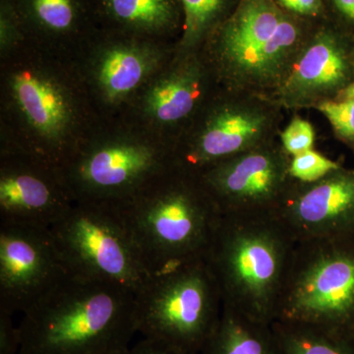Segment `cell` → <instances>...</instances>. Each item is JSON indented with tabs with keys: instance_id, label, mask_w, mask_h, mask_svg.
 <instances>
[{
	"instance_id": "cell-18",
	"label": "cell",
	"mask_w": 354,
	"mask_h": 354,
	"mask_svg": "<svg viewBox=\"0 0 354 354\" xmlns=\"http://www.w3.org/2000/svg\"><path fill=\"white\" fill-rule=\"evenodd\" d=\"M153 57L145 48L120 46L109 48L97 67V80L106 99L118 101L135 90L153 68Z\"/></svg>"
},
{
	"instance_id": "cell-21",
	"label": "cell",
	"mask_w": 354,
	"mask_h": 354,
	"mask_svg": "<svg viewBox=\"0 0 354 354\" xmlns=\"http://www.w3.org/2000/svg\"><path fill=\"white\" fill-rule=\"evenodd\" d=\"M271 325L281 354H354V337L279 321Z\"/></svg>"
},
{
	"instance_id": "cell-1",
	"label": "cell",
	"mask_w": 354,
	"mask_h": 354,
	"mask_svg": "<svg viewBox=\"0 0 354 354\" xmlns=\"http://www.w3.org/2000/svg\"><path fill=\"white\" fill-rule=\"evenodd\" d=\"M22 314L18 354H95L129 346L138 333L135 293L72 276Z\"/></svg>"
},
{
	"instance_id": "cell-3",
	"label": "cell",
	"mask_w": 354,
	"mask_h": 354,
	"mask_svg": "<svg viewBox=\"0 0 354 354\" xmlns=\"http://www.w3.org/2000/svg\"><path fill=\"white\" fill-rule=\"evenodd\" d=\"M109 207L153 276L205 259L221 215L199 177L174 167Z\"/></svg>"
},
{
	"instance_id": "cell-12",
	"label": "cell",
	"mask_w": 354,
	"mask_h": 354,
	"mask_svg": "<svg viewBox=\"0 0 354 354\" xmlns=\"http://www.w3.org/2000/svg\"><path fill=\"white\" fill-rule=\"evenodd\" d=\"M354 81V37L330 21L321 23L274 101L285 111L318 108L335 101Z\"/></svg>"
},
{
	"instance_id": "cell-20",
	"label": "cell",
	"mask_w": 354,
	"mask_h": 354,
	"mask_svg": "<svg viewBox=\"0 0 354 354\" xmlns=\"http://www.w3.org/2000/svg\"><path fill=\"white\" fill-rule=\"evenodd\" d=\"M241 0H181L180 51H200L214 32L236 10Z\"/></svg>"
},
{
	"instance_id": "cell-28",
	"label": "cell",
	"mask_w": 354,
	"mask_h": 354,
	"mask_svg": "<svg viewBox=\"0 0 354 354\" xmlns=\"http://www.w3.org/2000/svg\"><path fill=\"white\" fill-rule=\"evenodd\" d=\"M20 341L18 325L13 322V315L0 311V354H18Z\"/></svg>"
},
{
	"instance_id": "cell-5",
	"label": "cell",
	"mask_w": 354,
	"mask_h": 354,
	"mask_svg": "<svg viewBox=\"0 0 354 354\" xmlns=\"http://www.w3.org/2000/svg\"><path fill=\"white\" fill-rule=\"evenodd\" d=\"M274 321L354 337V255L330 237L295 241Z\"/></svg>"
},
{
	"instance_id": "cell-29",
	"label": "cell",
	"mask_w": 354,
	"mask_h": 354,
	"mask_svg": "<svg viewBox=\"0 0 354 354\" xmlns=\"http://www.w3.org/2000/svg\"><path fill=\"white\" fill-rule=\"evenodd\" d=\"M129 354H194L183 353L176 349L169 348L165 344H160L151 339H143L138 344L130 348Z\"/></svg>"
},
{
	"instance_id": "cell-8",
	"label": "cell",
	"mask_w": 354,
	"mask_h": 354,
	"mask_svg": "<svg viewBox=\"0 0 354 354\" xmlns=\"http://www.w3.org/2000/svg\"><path fill=\"white\" fill-rule=\"evenodd\" d=\"M283 106L261 95L220 91L186 129L172 167L198 174L211 165L279 139Z\"/></svg>"
},
{
	"instance_id": "cell-31",
	"label": "cell",
	"mask_w": 354,
	"mask_h": 354,
	"mask_svg": "<svg viewBox=\"0 0 354 354\" xmlns=\"http://www.w3.org/2000/svg\"><path fill=\"white\" fill-rule=\"evenodd\" d=\"M130 346H122V348H115L108 349V351H102V353L95 354H129Z\"/></svg>"
},
{
	"instance_id": "cell-2",
	"label": "cell",
	"mask_w": 354,
	"mask_h": 354,
	"mask_svg": "<svg viewBox=\"0 0 354 354\" xmlns=\"http://www.w3.org/2000/svg\"><path fill=\"white\" fill-rule=\"evenodd\" d=\"M319 24L272 0H241L200 51L221 88L272 100Z\"/></svg>"
},
{
	"instance_id": "cell-23",
	"label": "cell",
	"mask_w": 354,
	"mask_h": 354,
	"mask_svg": "<svg viewBox=\"0 0 354 354\" xmlns=\"http://www.w3.org/2000/svg\"><path fill=\"white\" fill-rule=\"evenodd\" d=\"M341 169L337 162L312 149L291 158L290 172L295 180L312 183Z\"/></svg>"
},
{
	"instance_id": "cell-15",
	"label": "cell",
	"mask_w": 354,
	"mask_h": 354,
	"mask_svg": "<svg viewBox=\"0 0 354 354\" xmlns=\"http://www.w3.org/2000/svg\"><path fill=\"white\" fill-rule=\"evenodd\" d=\"M171 68L151 88L146 111L169 127H190L221 88L201 51H180Z\"/></svg>"
},
{
	"instance_id": "cell-17",
	"label": "cell",
	"mask_w": 354,
	"mask_h": 354,
	"mask_svg": "<svg viewBox=\"0 0 354 354\" xmlns=\"http://www.w3.org/2000/svg\"><path fill=\"white\" fill-rule=\"evenodd\" d=\"M200 354H281L271 324L223 304L220 320Z\"/></svg>"
},
{
	"instance_id": "cell-30",
	"label": "cell",
	"mask_w": 354,
	"mask_h": 354,
	"mask_svg": "<svg viewBox=\"0 0 354 354\" xmlns=\"http://www.w3.org/2000/svg\"><path fill=\"white\" fill-rule=\"evenodd\" d=\"M335 101L337 102H348V101H354V81L353 82L349 83L348 86H346L339 94L337 95V97H335Z\"/></svg>"
},
{
	"instance_id": "cell-7",
	"label": "cell",
	"mask_w": 354,
	"mask_h": 354,
	"mask_svg": "<svg viewBox=\"0 0 354 354\" xmlns=\"http://www.w3.org/2000/svg\"><path fill=\"white\" fill-rule=\"evenodd\" d=\"M50 232L69 276L113 283L135 295L153 277L113 207L75 202Z\"/></svg>"
},
{
	"instance_id": "cell-24",
	"label": "cell",
	"mask_w": 354,
	"mask_h": 354,
	"mask_svg": "<svg viewBox=\"0 0 354 354\" xmlns=\"http://www.w3.org/2000/svg\"><path fill=\"white\" fill-rule=\"evenodd\" d=\"M279 141L291 157L312 150L315 131L308 120L295 115L279 134Z\"/></svg>"
},
{
	"instance_id": "cell-22",
	"label": "cell",
	"mask_w": 354,
	"mask_h": 354,
	"mask_svg": "<svg viewBox=\"0 0 354 354\" xmlns=\"http://www.w3.org/2000/svg\"><path fill=\"white\" fill-rule=\"evenodd\" d=\"M26 6L32 19L51 32L69 31L78 16L76 0H26Z\"/></svg>"
},
{
	"instance_id": "cell-4",
	"label": "cell",
	"mask_w": 354,
	"mask_h": 354,
	"mask_svg": "<svg viewBox=\"0 0 354 354\" xmlns=\"http://www.w3.org/2000/svg\"><path fill=\"white\" fill-rule=\"evenodd\" d=\"M293 242L274 214H221L205 261L223 304L271 324Z\"/></svg>"
},
{
	"instance_id": "cell-25",
	"label": "cell",
	"mask_w": 354,
	"mask_h": 354,
	"mask_svg": "<svg viewBox=\"0 0 354 354\" xmlns=\"http://www.w3.org/2000/svg\"><path fill=\"white\" fill-rule=\"evenodd\" d=\"M316 109L327 118L339 138L354 142V101L324 102Z\"/></svg>"
},
{
	"instance_id": "cell-19",
	"label": "cell",
	"mask_w": 354,
	"mask_h": 354,
	"mask_svg": "<svg viewBox=\"0 0 354 354\" xmlns=\"http://www.w3.org/2000/svg\"><path fill=\"white\" fill-rule=\"evenodd\" d=\"M106 12L130 29L155 34L183 30L181 0H102Z\"/></svg>"
},
{
	"instance_id": "cell-13",
	"label": "cell",
	"mask_w": 354,
	"mask_h": 354,
	"mask_svg": "<svg viewBox=\"0 0 354 354\" xmlns=\"http://www.w3.org/2000/svg\"><path fill=\"white\" fill-rule=\"evenodd\" d=\"M274 215L293 241L333 236L354 216V172L341 169L316 183L295 180Z\"/></svg>"
},
{
	"instance_id": "cell-9",
	"label": "cell",
	"mask_w": 354,
	"mask_h": 354,
	"mask_svg": "<svg viewBox=\"0 0 354 354\" xmlns=\"http://www.w3.org/2000/svg\"><path fill=\"white\" fill-rule=\"evenodd\" d=\"M279 138L211 165L196 174L221 215L276 213L295 179Z\"/></svg>"
},
{
	"instance_id": "cell-10",
	"label": "cell",
	"mask_w": 354,
	"mask_h": 354,
	"mask_svg": "<svg viewBox=\"0 0 354 354\" xmlns=\"http://www.w3.org/2000/svg\"><path fill=\"white\" fill-rule=\"evenodd\" d=\"M171 167V157L157 147L116 142L82 153L64 178L74 201L114 206Z\"/></svg>"
},
{
	"instance_id": "cell-11",
	"label": "cell",
	"mask_w": 354,
	"mask_h": 354,
	"mask_svg": "<svg viewBox=\"0 0 354 354\" xmlns=\"http://www.w3.org/2000/svg\"><path fill=\"white\" fill-rule=\"evenodd\" d=\"M68 276L50 230L0 225V311L24 313Z\"/></svg>"
},
{
	"instance_id": "cell-16",
	"label": "cell",
	"mask_w": 354,
	"mask_h": 354,
	"mask_svg": "<svg viewBox=\"0 0 354 354\" xmlns=\"http://www.w3.org/2000/svg\"><path fill=\"white\" fill-rule=\"evenodd\" d=\"M12 88L23 113L41 136L57 140L70 120V109L64 95L48 78L23 71L13 77Z\"/></svg>"
},
{
	"instance_id": "cell-14",
	"label": "cell",
	"mask_w": 354,
	"mask_h": 354,
	"mask_svg": "<svg viewBox=\"0 0 354 354\" xmlns=\"http://www.w3.org/2000/svg\"><path fill=\"white\" fill-rule=\"evenodd\" d=\"M31 167H6L0 177V225L50 230L74 203L64 177Z\"/></svg>"
},
{
	"instance_id": "cell-27",
	"label": "cell",
	"mask_w": 354,
	"mask_h": 354,
	"mask_svg": "<svg viewBox=\"0 0 354 354\" xmlns=\"http://www.w3.org/2000/svg\"><path fill=\"white\" fill-rule=\"evenodd\" d=\"M329 20L354 37V0H326Z\"/></svg>"
},
{
	"instance_id": "cell-26",
	"label": "cell",
	"mask_w": 354,
	"mask_h": 354,
	"mask_svg": "<svg viewBox=\"0 0 354 354\" xmlns=\"http://www.w3.org/2000/svg\"><path fill=\"white\" fill-rule=\"evenodd\" d=\"M285 12L310 22L329 21L326 0H272Z\"/></svg>"
},
{
	"instance_id": "cell-6",
	"label": "cell",
	"mask_w": 354,
	"mask_h": 354,
	"mask_svg": "<svg viewBox=\"0 0 354 354\" xmlns=\"http://www.w3.org/2000/svg\"><path fill=\"white\" fill-rule=\"evenodd\" d=\"M221 309L220 290L205 259L156 274L135 295L138 333L183 353H201Z\"/></svg>"
}]
</instances>
